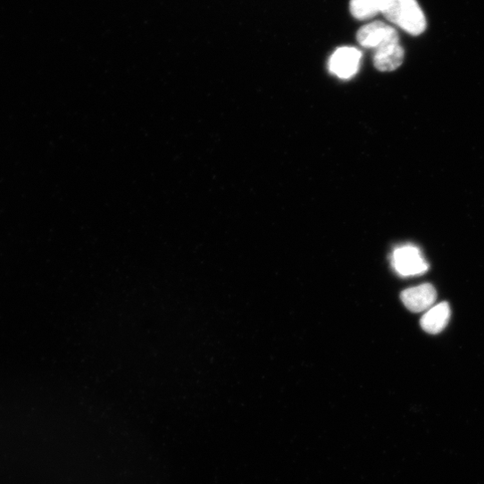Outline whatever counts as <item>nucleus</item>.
<instances>
[{
  "instance_id": "obj_5",
  "label": "nucleus",
  "mask_w": 484,
  "mask_h": 484,
  "mask_svg": "<svg viewBox=\"0 0 484 484\" xmlns=\"http://www.w3.org/2000/svg\"><path fill=\"white\" fill-rule=\"evenodd\" d=\"M400 298L407 310L419 313L431 308L437 300V291L431 284L427 283L404 290Z\"/></svg>"
},
{
  "instance_id": "obj_8",
  "label": "nucleus",
  "mask_w": 484,
  "mask_h": 484,
  "mask_svg": "<svg viewBox=\"0 0 484 484\" xmlns=\"http://www.w3.org/2000/svg\"><path fill=\"white\" fill-rule=\"evenodd\" d=\"M388 0H351L350 13L358 21L371 20L383 13Z\"/></svg>"
},
{
  "instance_id": "obj_1",
  "label": "nucleus",
  "mask_w": 484,
  "mask_h": 484,
  "mask_svg": "<svg viewBox=\"0 0 484 484\" xmlns=\"http://www.w3.org/2000/svg\"><path fill=\"white\" fill-rule=\"evenodd\" d=\"M382 14L389 22L413 37L421 35L427 29L426 17L417 0H388Z\"/></svg>"
},
{
  "instance_id": "obj_2",
  "label": "nucleus",
  "mask_w": 484,
  "mask_h": 484,
  "mask_svg": "<svg viewBox=\"0 0 484 484\" xmlns=\"http://www.w3.org/2000/svg\"><path fill=\"white\" fill-rule=\"evenodd\" d=\"M391 265L403 278L423 275L430 268L421 250L413 245L396 248L391 255Z\"/></svg>"
},
{
  "instance_id": "obj_7",
  "label": "nucleus",
  "mask_w": 484,
  "mask_h": 484,
  "mask_svg": "<svg viewBox=\"0 0 484 484\" xmlns=\"http://www.w3.org/2000/svg\"><path fill=\"white\" fill-rule=\"evenodd\" d=\"M405 59V51L400 44L390 45L375 51L373 63L382 72H390L398 69Z\"/></svg>"
},
{
  "instance_id": "obj_6",
  "label": "nucleus",
  "mask_w": 484,
  "mask_h": 484,
  "mask_svg": "<svg viewBox=\"0 0 484 484\" xmlns=\"http://www.w3.org/2000/svg\"><path fill=\"white\" fill-rule=\"evenodd\" d=\"M450 317V306L448 303L443 302L428 310L421 317L420 325L426 333L437 335L446 328Z\"/></svg>"
},
{
  "instance_id": "obj_3",
  "label": "nucleus",
  "mask_w": 484,
  "mask_h": 484,
  "mask_svg": "<svg viewBox=\"0 0 484 484\" xmlns=\"http://www.w3.org/2000/svg\"><path fill=\"white\" fill-rule=\"evenodd\" d=\"M356 38L360 46L374 51L399 43V37L395 29L380 21L363 26Z\"/></svg>"
},
{
  "instance_id": "obj_4",
  "label": "nucleus",
  "mask_w": 484,
  "mask_h": 484,
  "mask_svg": "<svg viewBox=\"0 0 484 484\" xmlns=\"http://www.w3.org/2000/svg\"><path fill=\"white\" fill-rule=\"evenodd\" d=\"M362 53L353 47L338 49L329 62L330 71L342 79L353 78L359 71Z\"/></svg>"
}]
</instances>
